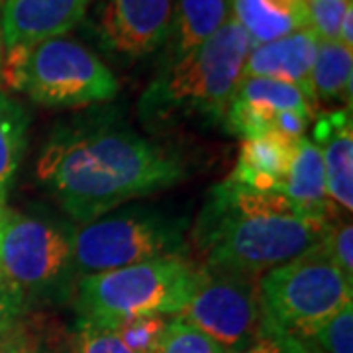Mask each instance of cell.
I'll use <instances>...</instances> for the list:
<instances>
[{
	"instance_id": "obj_36",
	"label": "cell",
	"mask_w": 353,
	"mask_h": 353,
	"mask_svg": "<svg viewBox=\"0 0 353 353\" xmlns=\"http://www.w3.org/2000/svg\"><path fill=\"white\" fill-rule=\"evenodd\" d=\"M0 281H2V277H0Z\"/></svg>"
},
{
	"instance_id": "obj_9",
	"label": "cell",
	"mask_w": 353,
	"mask_h": 353,
	"mask_svg": "<svg viewBox=\"0 0 353 353\" xmlns=\"http://www.w3.org/2000/svg\"><path fill=\"white\" fill-rule=\"evenodd\" d=\"M176 316L226 353L240 352L257 338L265 322L259 277L202 265L199 287Z\"/></svg>"
},
{
	"instance_id": "obj_2",
	"label": "cell",
	"mask_w": 353,
	"mask_h": 353,
	"mask_svg": "<svg viewBox=\"0 0 353 353\" xmlns=\"http://www.w3.org/2000/svg\"><path fill=\"white\" fill-rule=\"evenodd\" d=\"M328 226L303 218L279 190H253L226 179L210 190L192 240L204 267L261 277L318 248Z\"/></svg>"
},
{
	"instance_id": "obj_28",
	"label": "cell",
	"mask_w": 353,
	"mask_h": 353,
	"mask_svg": "<svg viewBox=\"0 0 353 353\" xmlns=\"http://www.w3.org/2000/svg\"><path fill=\"white\" fill-rule=\"evenodd\" d=\"M0 353H41V338L24 320L0 334Z\"/></svg>"
},
{
	"instance_id": "obj_17",
	"label": "cell",
	"mask_w": 353,
	"mask_h": 353,
	"mask_svg": "<svg viewBox=\"0 0 353 353\" xmlns=\"http://www.w3.org/2000/svg\"><path fill=\"white\" fill-rule=\"evenodd\" d=\"M232 16V0H175L169 39V61H176L199 48L226 24Z\"/></svg>"
},
{
	"instance_id": "obj_34",
	"label": "cell",
	"mask_w": 353,
	"mask_h": 353,
	"mask_svg": "<svg viewBox=\"0 0 353 353\" xmlns=\"http://www.w3.org/2000/svg\"><path fill=\"white\" fill-rule=\"evenodd\" d=\"M41 353H46V352H43V345H41ZM67 353H77V352H75V350H73V352H67Z\"/></svg>"
},
{
	"instance_id": "obj_14",
	"label": "cell",
	"mask_w": 353,
	"mask_h": 353,
	"mask_svg": "<svg viewBox=\"0 0 353 353\" xmlns=\"http://www.w3.org/2000/svg\"><path fill=\"white\" fill-rule=\"evenodd\" d=\"M281 192L289 199L292 208L308 220L332 222L338 208L330 201L322 152L310 138H301L294 143L289 173Z\"/></svg>"
},
{
	"instance_id": "obj_12",
	"label": "cell",
	"mask_w": 353,
	"mask_h": 353,
	"mask_svg": "<svg viewBox=\"0 0 353 353\" xmlns=\"http://www.w3.org/2000/svg\"><path fill=\"white\" fill-rule=\"evenodd\" d=\"M320 39L314 30L308 26L296 30L285 38L269 41L263 46H255L250 51L241 77H265L283 83L296 85L306 92V97L314 102L312 92V65L318 53Z\"/></svg>"
},
{
	"instance_id": "obj_13",
	"label": "cell",
	"mask_w": 353,
	"mask_h": 353,
	"mask_svg": "<svg viewBox=\"0 0 353 353\" xmlns=\"http://www.w3.org/2000/svg\"><path fill=\"white\" fill-rule=\"evenodd\" d=\"M316 145L322 152L326 190L338 210H353L352 110H336L314 124Z\"/></svg>"
},
{
	"instance_id": "obj_22",
	"label": "cell",
	"mask_w": 353,
	"mask_h": 353,
	"mask_svg": "<svg viewBox=\"0 0 353 353\" xmlns=\"http://www.w3.org/2000/svg\"><path fill=\"white\" fill-rule=\"evenodd\" d=\"M167 322V316L148 314L132 318L114 330L132 353H155L161 343Z\"/></svg>"
},
{
	"instance_id": "obj_10",
	"label": "cell",
	"mask_w": 353,
	"mask_h": 353,
	"mask_svg": "<svg viewBox=\"0 0 353 353\" xmlns=\"http://www.w3.org/2000/svg\"><path fill=\"white\" fill-rule=\"evenodd\" d=\"M175 0H101L97 36L108 53L124 59L152 55L169 39Z\"/></svg>"
},
{
	"instance_id": "obj_8",
	"label": "cell",
	"mask_w": 353,
	"mask_h": 353,
	"mask_svg": "<svg viewBox=\"0 0 353 353\" xmlns=\"http://www.w3.org/2000/svg\"><path fill=\"white\" fill-rule=\"evenodd\" d=\"M73 236L0 206V277L22 294H48L73 271Z\"/></svg>"
},
{
	"instance_id": "obj_21",
	"label": "cell",
	"mask_w": 353,
	"mask_h": 353,
	"mask_svg": "<svg viewBox=\"0 0 353 353\" xmlns=\"http://www.w3.org/2000/svg\"><path fill=\"white\" fill-rule=\"evenodd\" d=\"M155 353H226L201 330L183 318H169L163 338Z\"/></svg>"
},
{
	"instance_id": "obj_16",
	"label": "cell",
	"mask_w": 353,
	"mask_h": 353,
	"mask_svg": "<svg viewBox=\"0 0 353 353\" xmlns=\"http://www.w3.org/2000/svg\"><path fill=\"white\" fill-rule=\"evenodd\" d=\"M232 16L245 30L252 48L308 28V0H232Z\"/></svg>"
},
{
	"instance_id": "obj_15",
	"label": "cell",
	"mask_w": 353,
	"mask_h": 353,
	"mask_svg": "<svg viewBox=\"0 0 353 353\" xmlns=\"http://www.w3.org/2000/svg\"><path fill=\"white\" fill-rule=\"evenodd\" d=\"M296 141L283 138L275 132H269L261 138L243 139L236 167L228 179L248 189L281 192Z\"/></svg>"
},
{
	"instance_id": "obj_31",
	"label": "cell",
	"mask_w": 353,
	"mask_h": 353,
	"mask_svg": "<svg viewBox=\"0 0 353 353\" xmlns=\"http://www.w3.org/2000/svg\"><path fill=\"white\" fill-rule=\"evenodd\" d=\"M338 41H341L343 46H347V48L353 50V6L347 8V12H345L343 20H341L340 38H338Z\"/></svg>"
},
{
	"instance_id": "obj_25",
	"label": "cell",
	"mask_w": 353,
	"mask_h": 353,
	"mask_svg": "<svg viewBox=\"0 0 353 353\" xmlns=\"http://www.w3.org/2000/svg\"><path fill=\"white\" fill-rule=\"evenodd\" d=\"M77 353H132L114 328L79 320L75 341Z\"/></svg>"
},
{
	"instance_id": "obj_11",
	"label": "cell",
	"mask_w": 353,
	"mask_h": 353,
	"mask_svg": "<svg viewBox=\"0 0 353 353\" xmlns=\"http://www.w3.org/2000/svg\"><path fill=\"white\" fill-rule=\"evenodd\" d=\"M92 0H0L4 48H34L61 38L85 16Z\"/></svg>"
},
{
	"instance_id": "obj_19",
	"label": "cell",
	"mask_w": 353,
	"mask_h": 353,
	"mask_svg": "<svg viewBox=\"0 0 353 353\" xmlns=\"http://www.w3.org/2000/svg\"><path fill=\"white\" fill-rule=\"evenodd\" d=\"M30 116L20 102L0 92V199L12 185L24 159Z\"/></svg>"
},
{
	"instance_id": "obj_1",
	"label": "cell",
	"mask_w": 353,
	"mask_h": 353,
	"mask_svg": "<svg viewBox=\"0 0 353 353\" xmlns=\"http://www.w3.org/2000/svg\"><path fill=\"white\" fill-rule=\"evenodd\" d=\"M187 175L183 159L134 130L65 128L53 134L38 161V176L79 224L112 208L173 187Z\"/></svg>"
},
{
	"instance_id": "obj_7",
	"label": "cell",
	"mask_w": 353,
	"mask_h": 353,
	"mask_svg": "<svg viewBox=\"0 0 353 353\" xmlns=\"http://www.w3.org/2000/svg\"><path fill=\"white\" fill-rule=\"evenodd\" d=\"M118 88L99 55L61 36L32 48L22 90L41 106H87L112 101Z\"/></svg>"
},
{
	"instance_id": "obj_18",
	"label": "cell",
	"mask_w": 353,
	"mask_h": 353,
	"mask_svg": "<svg viewBox=\"0 0 353 353\" xmlns=\"http://www.w3.org/2000/svg\"><path fill=\"white\" fill-rule=\"evenodd\" d=\"M312 92L316 104L341 102L352 108L353 50L341 41H320L312 65Z\"/></svg>"
},
{
	"instance_id": "obj_5",
	"label": "cell",
	"mask_w": 353,
	"mask_h": 353,
	"mask_svg": "<svg viewBox=\"0 0 353 353\" xmlns=\"http://www.w3.org/2000/svg\"><path fill=\"white\" fill-rule=\"evenodd\" d=\"M265 316L290 336L310 341L353 299V281L324 250V241L259 277Z\"/></svg>"
},
{
	"instance_id": "obj_6",
	"label": "cell",
	"mask_w": 353,
	"mask_h": 353,
	"mask_svg": "<svg viewBox=\"0 0 353 353\" xmlns=\"http://www.w3.org/2000/svg\"><path fill=\"white\" fill-rule=\"evenodd\" d=\"M183 248V220L150 210L120 212L77 230L73 234V267L85 277L181 255Z\"/></svg>"
},
{
	"instance_id": "obj_35",
	"label": "cell",
	"mask_w": 353,
	"mask_h": 353,
	"mask_svg": "<svg viewBox=\"0 0 353 353\" xmlns=\"http://www.w3.org/2000/svg\"><path fill=\"white\" fill-rule=\"evenodd\" d=\"M324 2H328V0H324Z\"/></svg>"
},
{
	"instance_id": "obj_29",
	"label": "cell",
	"mask_w": 353,
	"mask_h": 353,
	"mask_svg": "<svg viewBox=\"0 0 353 353\" xmlns=\"http://www.w3.org/2000/svg\"><path fill=\"white\" fill-rule=\"evenodd\" d=\"M26 310V296L8 283L0 281V334L16 326Z\"/></svg>"
},
{
	"instance_id": "obj_30",
	"label": "cell",
	"mask_w": 353,
	"mask_h": 353,
	"mask_svg": "<svg viewBox=\"0 0 353 353\" xmlns=\"http://www.w3.org/2000/svg\"><path fill=\"white\" fill-rule=\"evenodd\" d=\"M310 122L312 120H308L303 114L283 110V112H277L273 116V130L271 132H275V134L283 136V138L296 141V139L304 138L306 128H308Z\"/></svg>"
},
{
	"instance_id": "obj_24",
	"label": "cell",
	"mask_w": 353,
	"mask_h": 353,
	"mask_svg": "<svg viewBox=\"0 0 353 353\" xmlns=\"http://www.w3.org/2000/svg\"><path fill=\"white\" fill-rule=\"evenodd\" d=\"M353 0H308V22L320 41H336L340 26Z\"/></svg>"
},
{
	"instance_id": "obj_20",
	"label": "cell",
	"mask_w": 353,
	"mask_h": 353,
	"mask_svg": "<svg viewBox=\"0 0 353 353\" xmlns=\"http://www.w3.org/2000/svg\"><path fill=\"white\" fill-rule=\"evenodd\" d=\"M234 97L275 112L289 110V112L303 114L308 120H314V102L306 97L303 88L290 83L265 79V77H241Z\"/></svg>"
},
{
	"instance_id": "obj_3",
	"label": "cell",
	"mask_w": 353,
	"mask_h": 353,
	"mask_svg": "<svg viewBox=\"0 0 353 353\" xmlns=\"http://www.w3.org/2000/svg\"><path fill=\"white\" fill-rule=\"evenodd\" d=\"M250 51L252 41L245 30L230 16L212 38L167 63L143 92L139 116L148 124L176 120L222 124Z\"/></svg>"
},
{
	"instance_id": "obj_27",
	"label": "cell",
	"mask_w": 353,
	"mask_h": 353,
	"mask_svg": "<svg viewBox=\"0 0 353 353\" xmlns=\"http://www.w3.org/2000/svg\"><path fill=\"white\" fill-rule=\"evenodd\" d=\"M324 250L345 277L353 281V224L352 220L330 222Z\"/></svg>"
},
{
	"instance_id": "obj_32",
	"label": "cell",
	"mask_w": 353,
	"mask_h": 353,
	"mask_svg": "<svg viewBox=\"0 0 353 353\" xmlns=\"http://www.w3.org/2000/svg\"><path fill=\"white\" fill-rule=\"evenodd\" d=\"M4 38H2V20H0V73H2V63H4Z\"/></svg>"
},
{
	"instance_id": "obj_33",
	"label": "cell",
	"mask_w": 353,
	"mask_h": 353,
	"mask_svg": "<svg viewBox=\"0 0 353 353\" xmlns=\"http://www.w3.org/2000/svg\"><path fill=\"white\" fill-rule=\"evenodd\" d=\"M306 343H308V341H306ZM308 347H310V353H322L316 345H310V343H308Z\"/></svg>"
},
{
	"instance_id": "obj_23",
	"label": "cell",
	"mask_w": 353,
	"mask_h": 353,
	"mask_svg": "<svg viewBox=\"0 0 353 353\" xmlns=\"http://www.w3.org/2000/svg\"><path fill=\"white\" fill-rule=\"evenodd\" d=\"M312 340L322 353H353V303L332 316Z\"/></svg>"
},
{
	"instance_id": "obj_26",
	"label": "cell",
	"mask_w": 353,
	"mask_h": 353,
	"mask_svg": "<svg viewBox=\"0 0 353 353\" xmlns=\"http://www.w3.org/2000/svg\"><path fill=\"white\" fill-rule=\"evenodd\" d=\"M234 353H310L308 343L275 326L267 316L257 338L240 352Z\"/></svg>"
},
{
	"instance_id": "obj_4",
	"label": "cell",
	"mask_w": 353,
	"mask_h": 353,
	"mask_svg": "<svg viewBox=\"0 0 353 353\" xmlns=\"http://www.w3.org/2000/svg\"><path fill=\"white\" fill-rule=\"evenodd\" d=\"M199 279L201 267L183 255L85 275L77 287V310L81 320L106 328L138 316H176L192 299Z\"/></svg>"
}]
</instances>
